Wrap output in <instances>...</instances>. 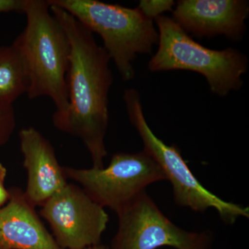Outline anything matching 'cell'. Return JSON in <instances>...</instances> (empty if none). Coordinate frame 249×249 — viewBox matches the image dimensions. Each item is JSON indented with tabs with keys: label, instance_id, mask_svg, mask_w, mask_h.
Instances as JSON below:
<instances>
[{
	"label": "cell",
	"instance_id": "cell-1",
	"mask_svg": "<svg viewBox=\"0 0 249 249\" xmlns=\"http://www.w3.org/2000/svg\"><path fill=\"white\" fill-rule=\"evenodd\" d=\"M49 5L71 46L67 76L68 108L64 114H53V124L61 132L79 138L89 152L92 168L102 169L107 156L105 138L109 125V92L114 82L111 59L88 28L65 10Z\"/></svg>",
	"mask_w": 249,
	"mask_h": 249
},
{
	"label": "cell",
	"instance_id": "cell-2",
	"mask_svg": "<svg viewBox=\"0 0 249 249\" xmlns=\"http://www.w3.org/2000/svg\"><path fill=\"white\" fill-rule=\"evenodd\" d=\"M27 26L13 45L22 55L29 78L28 97L47 96L62 114L69 106L67 76L71 46L61 24L54 17L48 1L24 0Z\"/></svg>",
	"mask_w": 249,
	"mask_h": 249
},
{
	"label": "cell",
	"instance_id": "cell-3",
	"mask_svg": "<svg viewBox=\"0 0 249 249\" xmlns=\"http://www.w3.org/2000/svg\"><path fill=\"white\" fill-rule=\"evenodd\" d=\"M158 28L159 48L148 62L152 72L185 70L200 73L211 92L220 97L243 86L248 59L237 49L213 50L197 43L167 16L155 19Z\"/></svg>",
	"mask_w": 249,
	"mask_h": 249
},
{
	"label": "cell",
	"instance_id": "cell-4",
	"mask_svg": "<svg viewBox=\"0 0 249 249\" xmlns=\"http://www.w3.org/2000/svg\"><path fill=\"white\" fill-rule=\"evenodd\" d=\"M71 14L90 31L101 36L104 49L124 81L135 76L133 62L139 54L151 53L158 45L153 21L138 8L124 7L98 0H49Z\"/></svg>",
	"mask_w": 249,
	"mask_h": 249
},
{
	"label": "cell",
	"instance_id": "cell-5",
	"mask_svg": "<svg viewBox=\"0 0 249 249\" xmlns=\"http://www.w3.org/2000/svg\"><path fill=\"white\" fill-rule=\"evenodd\" d=\"M124 100L129 121L142 139L144 151L158 163L166 180L171 183L177 204L196 212L214 209L228 224H233L239 217H249L248 208L223 200L206 189L192 173L178 147L167 145L155 135L144 116L137 90L126 89Z\"/></svg>",
	"mask_w": 249,
	"mask_h": 249
},
{
	"label": "cell",
	"instance_id": "cell-6",
	"mask_svg": "<svg viewBox=\"0 0 249 249\" xmlns=\"http://www.w3.org/2000/svg\"><path fill=\"white\" fill-rule=\"evenodd\" d=\"M67 178L80 185L91 199L116 213L137 199L152 183L165 181L158 163L147 152H118L107 168L64 167Z\"/></svg>",
	"mask_w": 249,
	"mask_h": 249
},
{
	"label": "cell",
	"instance_id": "cell-7",
	"mask_svg": "<svg viewBox=\"0 0 249 249\" xmlns=\"http://www.w3.org/2000/svg\"><path fill=\"white\" fill-rule=\"evenodd\" d=\"M116 214L119 225L109 249H209L212 244L207 231H187L174 224L145 191Z\"/></svg>",
	"mask_w": 249,
	"mask_h": 249
},
{
	"label": "cell",
	"instance_id": "cell-8",
	"mask_svg": "<svg viewBox=\"0 0 249 249\" xmlns=\"http://www.w3.org/2000/svg\"><path fill=\"white\" fill-rule=\"evenodd\" d=\"M41 207L40 215L62 249H84L101 244L109 215L81 187L67 183Z\"/></svg>",
	"mask_w": 249,
	"mask_h": 249
},
{
	"label": "cell",
	"instance_id": "cell-9",
	"mask_svg": "<svg viewBox=\"0 0 249 249\" xmlns=\"http://www.w3.org/2000/svg\"><path fill=\"white\" fill-rule=\"evenodd\" d=\"M249 4L246 0H180L173 19L196 37L223 35L240 41L246 32Z\"/></svg>",
	"mask_w": 249,
	"mask_h": 249
},
{
	"label": "cell",
	"instance_id": "cell-10",
	"mask_svg": "<svg viewBox=\"0 0 249 249\" xmlns=\"http://www.w3.org/2000/svg\"><path fill=\"white\" fill-rule=\"evenodd\" d=\"M20 147L27 172L26 197L34 206H42L68 182L50 142L34 127L21 129Z\"/></svg>",
	"mask_w": 249,
	"mask_h": 249
},
{
	"label": "cell",
	"instance_id": "cell-11",
	"mask_svg": "<svg viewBox=\"0 0 249 249\" xmlns=\"http://www.w3.org/2000/svg\"><path fill=\"white\" fill-rule=\"evenodd\" d=\"M0 208V249H63L46 229L20 188H11Z\"/></svg>",
	"mask_w": 249,
	"mask_h": 249
},
{
	"label": "cell",
	"instance_id": "cell-12",
	"mask_svg": "<svg viewBox=\"0 0 249 249\" xmlns=\"http://www.w3.org/2000/svg\"><path fill=\"white\" fill-rule=\"evenodd\" d=\"M27 67L18 49L0 47V103L13 105L29 88Z\"/></svg>",
	"mask_w": 249,
	"mask_h": 249
},
{
	"label": "cell",
	"instance_id": "cell-13",
	"mask_svg": "<svg viewBox=\"0 0 249 249\" xmlns=\"http://www.w3.org/2000/svg\"><path fill=\"white\" fill-rule=\"evenodd\" d=\"M175 4L173 0H142L137 8L145 18L153 21L163 13L173 11Z\"/></svg>",
	"mask_w": 249,
	"mask_h": 249
},
{
	"label": "cell",
	"instance_id": "cell-14",
	"mask_svg": "<svg viewBox=\"0 0 249 249\" xmlns=\"http://www.w3.org/2000/svg\"><path fill=\"white\" fill-rule=\"evenodd\" d=\"M15 126L16 118L13 105L0 103V144L7 142Z\"/></svg>",
	"mask_w": 249,
	"mask_h": 249
},
{
	"label": "cell",
	"instance_id": "cell-15",
	"mask_svg": "<svg viewBox=\"0 0 249 249\" xmlns=\"http://www.w3.org/2000/svg\"><path fill=\"white\" fill-rule=\"evenodd\" d=\"M24 0H0V14L23 12Z\"/></svg>",
	"mask_w": 249,
	"mask_h": 249
},
{
	"label": "cell",
	"instance_id": "cell-16",
	"mask_svg": "<svg viewBox=\"0 0 249 249\" xmlns=\"http://www.w3.org/2000/svg\"><path fill=\"white\" fill-rule=\"evenodd\" d=\"M6 175V168L0 163V208L4 206L5 203L8 202L9 199V191L5 188L4 184Z\"/></svg>",
	"mask_w": 249,
	"mask_h": 249
},
{
	"label": "cell",
	"instance_id": "cell-17",
	"mask_svg": "<svg viewBox=\"0 0 249 249\" xmlns=\"http://www.w3.org/2000/svg\"><path fill=\"white\" fill-rule=\"evenodd\" d=\"M84 249H109V247H107V246L101 245H94L91 246V247H88V248H85Z\"/></svg>",
	"mask_w": 249,
	"mask_h": 249
}]
</instances>
